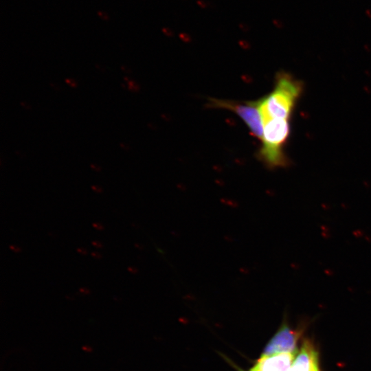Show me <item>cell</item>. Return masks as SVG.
I'll return each mask as SVG.
<instances>
[{"label": "cell", "instance_id": "1", "mask_svg": "<svg viewBox=\"0 0 371 371\" xmlns=\"http://www.w3.org/2000/svg\"><path fill=\"white\" fill-rule=\"evenodd\" d=\"M302 91L300 81L285 73L278 74L273 91L256 100L262 122L271 118L290 120Z\"/></svg>", "mask_w": 371, "mask_h": 371}, {"label": "cell", "instance_id": "2", "mask_svg": "<svg viewBox=\"0 0 371 371\" xmlns=\"http://www.w3.org/2000/svg\"><path fill=\"white\" fill-rule=\"evenodd\" d=\"M263 134L258 157L269 169L286 167L284 147L291 132L289 120L271 118L262 122Z\"/></svg>", "mask_w": 371, "mask_h": 371}, {"label": "cell", "instance_id": "3", "mask_svg": "<svg viewBox=\"0 0 371 371\" xmlns=\"http://www.w3.org/2000/svg\"><path fill=\"white\" fill-rule=\"evenodd\" d=\"M210 106L224 109L235 113L247 125L251 134L261 141L263 125L261 115L256 101L235 102L210 98Z\"/></svg>", "mask_w": 371, "mask_h": 371}, {"label": "cell", "instance_id": "4", "mask_svg": "<svg viewBox=\"0 0 371 371\" xmlns=\"http://www.w3.org/2000/svg\"><path fill=\"white\" fill-rule=\"evenodd\" d=\"M300 334L301 332L290 328L284 323L267 343L261 355L295 352Z\"/></svg>", "mask_w": 371, "mask_h": 371}, {"label": "cell", "instance_id": "5", "mask_svg": "<svg viewBox=\"0 0 371 371\" xmlns=\"http://www.w3.org/2000/svg\"><path fill=\"white\" fill-rule=\"evenodd\" d=\"M289 371H319L317 352L308 340H304Z\"/></svg>", "mask_w": 371, "mask_h": 371}, {"label": "cell", "instance_id": "6", "mask_svg": "<svg viewBox=\"0 0 371 371\" xmlns=\"http://www.w3.org/2000/svg\"><path fill=\"white\" fill-rule=\"evenodd\" d=\"M96 15L102 21L108 22L110 21V16L104 11H102V10L97 11Z\"/></svg>", "mask_w": 371, "mask_h": 371}, {"label": "cell", "instance_id": "7", "mask_svg": "<svg viewBox=\"0 0 371 371\" xmlns=\"http://www.w3.org/2000/svg\"><path fill=\"white\" fill-rule=\"evenodd\" d=\"M64 82L70 88L75 89L78 87V82L75 79L65 78Z\"/></svg>", "mask_w": 371, "mask_h": 371}, {"label": "cell", "instance_id": "8", "mask_svg": "<svg viewBox=\"0 0 371 371\" xmlns=\"http://www.w3.org/2000/svg\"><path fill=\"white\" fill-rule=\"evenodd\" d=\"M91 188L96 193H102L103 192V188L98 184H92Z\"/></svg>", "mask_w": 371, "mask_h": 371}, {"label": "cell", "instance_id": "9", "mask_svg": "<svg viewBox=\"0 0 371 371\" xmlns=\"http://www.w3.org/2000/svg\"><path fill=\"white\" fill-rule=\"evenodd\" d=\"M196 3L201 8H207L209 6L208 2L205 0H198Z\"/></svg>", "mask_w": 371, "mask_h": 371}, {"label": "cell", "instance_id": "10", "mask_svg": "<svg viewBox=\"0 0 371 371\" xmlns=\"http://www.w3.org/2000/svg\"><path fill=\"white\" fill-rule=\"evenodd\" d=\"M10 249L15 253H19L22 251L21 249L19 246H16L14 245H10Z\"/></svg>", "mask_w": 371, "mask_h": 371}, {"label": "cell", "instance_id": "11", "mask_svg": "<svg viewBox=\"0 0 371 371\" xmlns=\"http://www.w3.org/2000/svg\"><path fill=\"white\" fill-rule=\"evenodd\" d=\"M93 227L98 230H103L104 229V226L100 223H93Z\"/></svg>", "mask_w": 371, "mask_h": 371}, {"label": "cell", "instance_id": "12", "mask_svg": "<svg viewBox=\"0 0 371 371\" xmlns=\"http://www.w3.org/2000/svg\"><path fill=\"white\" fill-rule=\"evenodd\" d=\"M91 244L97 248H102L103 247V245L98 240H93Z\"/></svg>", "mask_w": 371, "mask_h": 371}, {"label": "cell", "instance_id": "13", "mask_svg": "<svg viewBox=\"0 0 371 371\" xmlns=\"http://www.w3.org/2000/svg\"><path fill=\"white\" fill-rule=\"evenodd\" d=\"M77 251L80 254H82V255H87V250L83 247H78L77 249Z\"/></svg>", "mask_w": 371, "mask_h": 371}, {"label": "cell", "instance_id": "14", "mask_svg": "<svg viewBox=\"0 0 371 371\" xmlns=\"http://www.w3.org/2000/svg\"><path fill=\"white\" fill-rule=\"evenodd\" d=\"M91 255L94 258H96V259H100L102 258V255L97 252V251H93L91 252Z\"/></svg>", "mask_w": 371, "mask_h": 371}, {"label": "cell", "instance_id": "15", "mask_svg": "<svg viewBox=\"0 0 371 371\" xmlns=\"http://www.w3.org/2000/svg\"><path fill=\"white\" fill-rule=\"evenodd\" d=\"M249 371H261L258 368V366L254 364Z\"/></svg>", "mask_w": 371, "mask_h": 371}, {"label": "cell", "instance_id": "16", "mask_svg": "<svg viewBox=\"0 0 371 371\" xmlns=\"http://www.w3.org/2000/svg\"><path fill=\"white\" fill-rule=\"evenodd\" d=\"M80 291L82 293H86V294H87V293H89V289H87V288H80Z\"/></svg>", "mask_w": 371, "mask_h": 371}, {"label": "cell", "instance_id": "17", "mask_svg": "<svg viewBox=\"0 0 371 371\" xmlns=\"http://www.w3.org/2000/svg\"><path fill=\"white\" fill-rule=\"evenodd\" d=\"M128 270L131 273H135L136 272V270L133 267H128Z\"/></svg>", "mask_w": 371, "mask_h": 371}]
</instances>
